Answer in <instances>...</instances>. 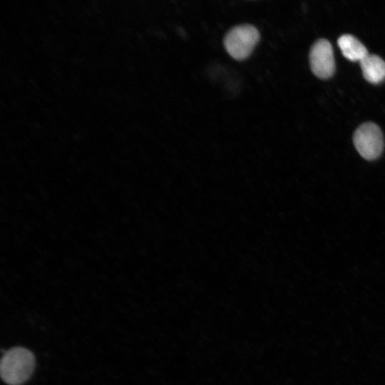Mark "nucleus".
<instances>
[{"instance_id": "nucleus-1", "label": "nucleus", "mask_w": 385, "mask_h": 385, "mask_svg": "<svg viewBox=\"0 0 385 385\" xmlns=\"http://www.w3.org/2000/svg\"><path fill=\"white\" fill-rule=\"evenodd\" d=\"M35 367L33 353L24 347H14L6 351L1 360L0 372L4 382L21 385L31 376Z\"/></svg>"}, {"instance_id": "nucleus-2", "label": "nucleus", "mask_w": 385, "mask_h": 385, "mask_svg": "<svg viewBox=\"0 0 385 385\" xmlns=\"http://www.w3.org/2000/svg\"><path fill=\"white\" fill-rule=\"evenodd\" d=\"M260 38V33L254 26L242 24L235 26L227 33L223 43L231 57L242 61L252 53Z\"/></svg>"}, {"instance_id": "nucleus-3", "label": "nucleus", "mask_w": 385, "mask_h": 385, "mask_svg": "<svg viewBox=\"0 0 385 385\" xmlns=\"http://www.w3.org/2000/svg\"><path fill=\"white\" fill-rule=\"evenodd\" d=\"M353 141L358 153L368 160L378 158L384 149L381 130L372 122L359 125L354 133Z\"/></svg>"}, {"instance_id": "nucleus-4", "label": "nucleus", "mask_w": 385, "mask_h": 385, "mask_svg": "<svg viewBox=\"0 0 385 385\" xmlns=\"http://www.w3.org/2000/svg\"><path fill=\"white\" fill-rule=\"evenodd\" d=\"M312 71L320 78L331 77L335 71L333 48L327 39H319L312 46L309 52Z\"/></svg>"}, {"instance_id": "nucleus-5", "label": "nucleus", "mask_w": 385, "mask_h": 385, "mask_svg": "<svg viewBox=\"0 0 385 385\" xmlns=\"http://www.w3.org/2000/svg\"><path fill=\"white\" fill-rule=\"evenodd\" d=\"M360 62L364 78L371 83L385 79V61L379 56L368 54Z\"/></svg>"}, {"instance_id": "nucleus-6", "label": "nucleus", "mask_w": 385, "mask_h": 385, "mask_svg": "<svg viewBox=\"0 0 385 385\" xmlns=\"http://www.w3.org/2000/svg\"><path fill=\"white\" fill-rule=\"evenodd\" d=\"M337 43L344 56L349 61H361L369 54L365 46L352 35L341 36Z\"/></svg>"}]
</instances>
